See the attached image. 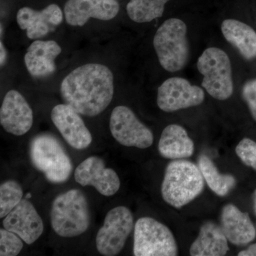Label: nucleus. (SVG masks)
I'll use <instances>...</instances> for the list:
<instances>
[{"label":"nucleus","instance_id":"obj_1","mask_svg":"<svg viewBox=\"0 0 256 256\" xmlns=\"http://www.w3.org/2000/svg\"><path fill=\"white\" fill-rule=\"evenodd\" d=\"M114 74L106 66L88 64L74 69L62 80L65 104L82 116L94 117L107 108L114 94Z\"/></svg>","mask_w":256,"mask_h":256},{"label":"nucleus","instance_id":"obj_2","mask_svg":"<svg viewBox=\"0 0 256 256\" xmlns=\"http://www.w3.org/2000/svg\"><path fill=\"white\" fill-rule=\"evenodd\" d=\"M204 181L198 165L188 160H174L165 170L162 196L170 206L182 208L201 194Z\"/></svg>","mask_w":256,"mask_h":256},{"label":"nucleus","instance_id":"obj_3","mask_svg":"<svg viewBox=\"0 0 256 256\" xmlns=\"http://www.w3.org/2000/svg\"><path fill=\"white\" fill-rule=\"evenodd\" d=\"M50 222L53 230L63 238L85 233L90 223L87 198L80 190H70L58 195L52 204Z\"/></svg>","mask_w":256,"mask_h":256},{"label":"nucleus","instance_id":"obj_4","mask_svg":"<svg viewBox=\"0 0 256 256\" xmlns=\"http://www.w3.org/2000/svg\"><path fill=\"white\" fill-rule=\"evenodd\" d=\"M186 24L176 18L166 20L156 30L153 45L160 65L168 72L184 68L190 57Z\"/></svg>","mask_w":256,"mask_h":256},{"label":"nucleus","instance_id":"obj_5","mask_svg":"<svg viewBox=\"0 0 256 256\" xmlns=\"http://www.w3.org/2000/svg\"><path fill=\"white\" fill-rule=\"evenodd\" d=\"M30 159L36 170L52 183L65 182L73 170L72 160L60 141L50 134H41L32 139Z\"/></svg>","mask_w":256,"mask_h":256},{"label":"nucleus","instance_id":"obj_6","mask_svg":"<svg viewBox=\"0 0 256 256\" xmlns=\"http://www.w3.org/2000/svg\"><path fill=\"white\" fill-rule=\"evenodd\" d=\"M197 68L204 76L202 85L214 98L225 100L234 92L232 68L228 56L216 47H210L202 53Z\"/></svg>","mask_w":256,"mask_h":256},{"label":"nucleus","instance_id":"obj_7","mask_svg":"<svg viewBox=\"0 0 256 256\" xmlns=\"http://www.w3.org/2000/svg\"><path fill=\"white\" fill-rule=\"evenodd\" d=\"M178 246L171 230L164 224L142 217L134 225L133 254L136 256H176Z\"/></svg>","mask_w":256,"mask_h":256},{"label":"nucleus","instance_id":"obj_8","mask_svg":"<svg viewBox=\"0 0 256 256\" xmlns=\"http://www.w3.org/2000/svg\"><path fill=\"white\" fill-rule=\"evenodd\" d=\"M134 227L132 212L126 206H117L108 212L104 225L96 236V244L101 255L114 256L124 249Z\"/></svg>","mask_w":256,"mask_h":256},{"label":"nucleus","instance_id":"obj_9","mask_svg":"<svg viewBox=\"0 0 256 256\" xmlns=\"http://www.w3.org/2000/svg\"><path fill=\"white\" fill-rule=\"evenodd\" d=\"M110 130L114 140L124 146L146 149L154 141L152 132L126 106H117L112 110Z\"/></svg>","mask_w":256,"mask_h":256},{"label":"nucleus","instance_id":"obj_10","mask_svg":"<svg viewBox=\"0 0 256 256\" xmlns=\"http://www.w3.org/2000/svg\"><path fill=\"white\" fill-rule=\"evenodd\" d=\"M205 94L201 88L192 85L186 79L173 77L158 88V107L166 112L201 105Z\"/></svg>","mask_w":256,"mask_h":256},{"label":"nucleus","instance_id":"obj_11","mask_svg":"<svg viewBox=\"0 0 256 256\" xmlns=\"http://www.w3.org/2000/svg\"><path fill=\"white\" fill-rule=\"evenodd\" d=\"M74 178L82 186H94L105 196L116 194L120 188L118 175L114 170L106 168L104 160L98 156H89L79 164Z\"/></svg>","mask_w":256,"mask_h":256},{"label":"nucleus","instance_id":"obj_12","mask_svg":"<svg viewBox=\"0 0 256 256\" xmlns=\"http://www.w3.org/2000/svg\"><path fill=\"white\" fill-rule=\"evenodd\" d=\"M50 118L66 142L74 149L82 150L92 144V133L86 126L80 114L70 106L66 104L55 106Z\"/></svg>","mask_w":256,"mask_h":256},{"label":"nucleus","instance_id":"obj_13","mask_svg":"<svg viewBox=\"0 0 256 256\" xmlns=\"http://www.w3.org/2000/svg\"><path fill=\"white\" fill-rule=\"evenodd\" d=\"M3 226L14 232L26 244L36 242L44 232V223L32 202L22 200L14 210L4 217Z\"/></svg>","mask_w":256,"mask_h":256},{"label":"nucleus","instance_id":"obj_14","mask_svg":"<svg viewBox=\"0 0 256 256\" xmlns=\"http://www.w3.org/2000/svg\"><path fill=\"white\" fill-rule=\"evenodd\" d=\"M0 124L6 132L16 136L26 134L33 124V112L26 99L16 90L4 96L0 109Z\"/></svg>","mask_w":256,"mask_h":256},{"label":"nucleus","instance_id":"obj_15","mask_svg":"<svg viewBox=\"0 0 256 256\" xmlns=\"http://www.w3.org/2000/svg\"><path fill=\"white\" fill-rule=\"evenodd\" d=\"M120 5L116 0H68L64 14L70 26H82L90 18L108 21L118 14Z\"/></svg>","mask_w":256,"mask_h":256},{"label":"nucleus","instance_id":"obj_16","mask_svg":"<svg viewBox=\"0 0 256 256\" xmlns=\"http://www.w3.org/2000/svg\"><path fill=\"white\" fill-rule=\"evenodd\" d=\"M63 13L58 5L52 4L41 11L25 6L18 10L16 21L18 26L26 30L30 40H37L54 31L62 22Z\"/></svg>","mask_w":256,"mask_h":256},{"label":"nucleus","instance_id":"obj_17","mask_svg":"<svg viewBox=\"0 0 256 256\" xmlns=\"http://www.w3.org/2000/svg\"><path fill=\"white\" fill-rule=\"evenodd\" d=\"M220 227L229 242L236 246H244L256 237V230L248 214L242 212L233 204L222 208Z\"/></svg>","mask_w":256,"mask_h":256},{"label":"nucleus","instance_id":"obj_18","mask_svg":"<svg viewBox=\"0 0 256 256\" xmlns=\"http://www.w3.org/2000/svg\"><path fill=\"white\" fill-rule=\"evenodd\" d=\"M60 53L62 48L56 42L36 40L26 50L25 66L32 76H47L55 72V60Z\"/></svg>","mask_w":256,"mask_h":256},{"label":"nucleus","instance_id":"obj_19","mask_svg":"<svg viewBox=\"0 0 256 256\" xmlns=\"http://www.w3.org/2000/svg\"><path fill=\"white\" fill-rule=\"evenodd\" d=\"M228 242L220 226L208 220L202 224L190 254L192 256H226L229 250Z\"/></svg>","mask_w":256,"mask_h":256},{"label":"nucleus","instance_id":"obj_20","mask_svg":"<svg viewBox=\"0 0 256 256\" xmlns=\"http://www.w3.org/2000/svg\"><path fill=\"white\" fill-rule=\"evenodd\" d=\"M158 150L160 154L166 159L182 160L194 154V144L184 128L172 124L162 132Z\"/></svg>","mask_w":256,"mask_h":256},{"label":"nucleus","instance_id":"obj_21","mask_svg":"<svg viewBox=\"0 0 256 256\" xmlns=\"http://www.w3.org/2000/svg\"><path fill=\"white\" fill-rule=\"evenodd\" d=\"M224 38L238 50L244 58L256 57V33L254 28L238 20H224L222 24Z\"/></svg>","mask_w":256,"mask_h":256},{"label":"nucleus","instance_id":"obj_22","mask_svg":"<svg viewBox=\"0 0 256 256\" xmlns=\"http://www.w3.org/2000/svg\"><path fill=\"white\" fill-rule=\"evenodd\" d=\"M198 166L208 188L220 196H226L236 186V180L233 175L222 174L208 156L202 154Z\"/></svg>","mask_w":256,"mask_h":256},{"label":"nucleus","instance_id":"obj_23","mask_svg":"<svg viewBox=\"0 0 256 256\" xmlns=\"http://www.w3.org/2000/svg\"><path fill=\"white\" fill-rule=\"evenodd\" d=\"M170 0H130L127 5L129 18L137 23L150 22L161 18Z\"/></svg>","mask_w":256,"mask_h":256},{"label":"nucleus","instance_id":"obj_24","mask_svg":"<svg viewBox=\"0 0 256 256\" xmlns=\"http://www.w3.org/2000/svg\"><path fill=\"white\" fill-rule=\"evenodd\" d=\"M23 191L14 180H8L0 186V218L9 214L22 200Z\"/></svg>","mask_w":256,"mask_h":256},{"label":"nucleus","instance_id":"obj_25","mask_svg":"<svg viewBox=\"0 0 256 256\" xmlns=\"http://www.w3.org/2000/svg\"><path fill=\"white\" fill-rule=\"evenodd\" d=\"M23 240L14 232L0 230V256H16L23 248Z\"/></svg>","mask_w":256,"mask_h":256},{"label":"nucleus","instance_id":"obj_26","mask_svg":"<svg viewBox=\"0 0 256 256\" xmlns=\"http://www.w3.org/2000/svg\"><path fill=\"white\" fill-rule=\"evenodd\" d=\"M236 153L242 162L256 170V142L250 138H244L236 148Z\"/></svg>","mask_w":256,"mask_h":256},{"label":"nucleus","instance_id":"obj_27","mask_svg":"<svg viewBox=\"0 0 256 256\" xmlns=\"http://www.w3.org/2000/svg\"><path fill=\"white\" fill-rule=\"evenodd\" d=\"M242 97L247 104L252 118L256 121V78L245 82L242 88Z\"/></svg>","mask_w":256,"mask_h":256},{"label":"nucleus","instance_id":"obj_28","mask_svg":"<svg viewBox=\"0 0 256 256\" xmlns=\"http://www.w3.org/2000/svg\"><path fill=\"white\" fill-rule=\"evenodd\" d=\"M238 256H256V244H252L245 250L238 252Z\"/></svg>","mask_w":256,"mask_h":256},{"label":"nucleus","instance_id":"obj_29","mask_svg":"<svg viewBox=\"0 0 256 256\" xmlns=\"http://www.w3.org/2000/svg\"><path fill=\"white\" fill-rule=\"evenodd\" d=\"M0 50H1V57H0V64L1 66L4 65L5 60H6V52L5 50L4 45H3L2 42H0Z\"/></svg>","mask_w":256,"mask_h":256},{"label":"nucleus","instance_id":"obj_30","mask_svg":"<svg viewBox=\"0 0 256 256\" xmlns=\"http://www.w3.org/2000/svg\"><path fill=\"white\" fill-rule=\"evenodd\" d=\"M252 202H254V212L256 217V190L254 191V194H252Z\"/></svg>","mask_w":256,"mask_h":256},{"label":"nucleus","instance_id":"obj_31","mask_svg":"<svg viewBox=\"0 0 256 256\" xmlns=\"http://www.w3.org/2000/svg\"><path fill=\"white\" fill-rule=\"evenodd\" d=\"M31 196H32L31 194L28 193V194H26V198H28H28H31Z\"/></svg>","mask_w":256,"mask_h":256}]
</instances>
